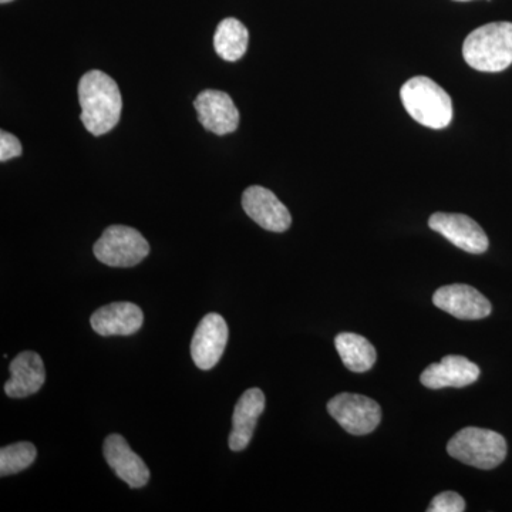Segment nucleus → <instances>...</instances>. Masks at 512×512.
<instances>
[{"label":"nucleus","instance_id":"obj_23","mask_svg":"<svg viewBox=\"0 0 512 512\" xmlns=\"http://www.w3.org/2000/svg\"><path fill=\"white\" fill-rule=\"evenodd\" d=\"M454 2H471V0H454Z\"/></svg>","mask_w":512,"mask_h":512},{"label":"nucleus","instance_id":"obj_17","mask_svg":"<svg viewBox=\"0 0 512 512\" xmlns=\"http://www.w3.org/2000/svg\"><path fill=\"white\" fill-rule=\"evenodd\" d=\"M343 365L350 372L365 373L375 366L377 355L372 343L356 333H340L335 339Z\"/></svg>","mask_w":512,"mask_h":512},{"label":"nucleus","instance_id":"obj_21","mask_svg":"<svg viewBox=\"0 0 512 512\" xmlns=\"http://www.w3.org/2000/svg\"><path fill=\"white\" fill-rule=\"evenodd\" d=\"M22 156V144L19 138L8 133V131H0V161L12 160V158Z\"/></svg>","mask_w":512,"mask_h":512},{"label":"nucleus","instance_id":"obj_15","mask_svg":"<svg viewBox=\"0 0 512 512\" xmlns=\"http://www.w3.org/2000/svg\"><path fill=\"white\" fill-rule=\"evenodd\" d=\"M265 410V394L259 389H249L239 397L232 414V431L229 434V448L242 451L251 443L259 416Z\"/></svg>","mask_w":512,"mask_h":512},{"label":"nucleus","instance_id":"obj_14","mask_svg":"<svg viewBox=\"0 0 512 512\" xmlns=\"http://www.w3.org/2000/svg\"><path fill=\"white\" fill-rule=\"evenodd\" d=\"M90 323L100 336H130L143 326L144 313L134 303L114 302L97 309Z\"/></svg>","mask_w":512,"mask_h":512},{"label":"nucleus","instance_id":"obj_7","mask_svg":"<svg viewBox=\"0 0 512 512\" xmlns=\"http://www.w3.org/2000/svg\"><path fill=\"white\" fill-rule=\"evenodd\" d=\"M429 227L468 254H484L490 245L484 229L464 214L436 212L430 217Z\"/></svg>","mask_w":512,"mask_h":512},{"label":"nucleus","instance_id":"obj_16","mask_svg":"<svg viewBox=\"0 0 512 512\" xmlns=\"http://www.w3.org/2000/svg\"><path fill=\"white\" fill-rule=\"evenodd\" d=\"M9 369L10 379L5 384V393L13 399L32 396L45 384V365L35 352L20 353L10 363Z\"/></svg>","mask_w":512,"mask_h":512},{"label":"nucleus","instance_id":"obj_13","mask_svg":"<svg viewBox=\"0 0 512 512\" xmlns=\"http://www.w3.org/2000/svg\"><path fill=\"white\" fill-rule=\"evenodd\" d=\"M480 373V367L467 357L451 355L427 367L421 373L420 382L431 390L446 389V387L461 389L477 382Z\"/></svg>","mask_w":512,"mask_h":512},{"label":"nucleus","instance_id":"obj_2","mask_svg":"<svg viewBox=\"0 0 512 512\" xmlns=\"http://www.w3.org/2000/svg\"><path fill=\"white\" fill-rule=\"evenodd\" d=\"M463 57L478 72H504L512 64V23H488L471 32L464 40Z\"/></svg>","mask_w":512,"mask_h":512},{"label":"nucleus","instance_id":"obj_8","mask_svg":"<svg viewBox=\"0 0 512 512\" xmlns=\"http://www.w3.org/2000/svg\"><path fill=\"white\" fill-rule=\"evenodd\" d=\"M242 208L259 227L271 232L291 228L292 215L274 192L261 185H252L242 194Z\"/></svg>","mask_w":512,"mask_h":512},{"label":"nucleus","instance_id":"obj_20","mask_svg":"<svg viewBox=\"0 0 512 512\" xmlns=\"http://www.w3.org/2000/svg\"><path fill=\"white\" fill-rule=\"evenodd\" d=\"M427 511L464 512L466 511V501L460 494L454 493V491H446V493H441L433 498Z\"/></svg>","mask_w":512,"mask_h":512},{"label":"nucleus","instance_id":"obj_6","mask_svg":"<svg viewBox=\"0 0 512 512\" xmlns=\"http://www.w3.org/2000/svg\"><path fill=\"white\" fill-rule=\"evenodd\" d=\"M328 412L353 436H366L372 433L382 421V409L379 404L362 394H338L328 403Z\"/></svg>","mask_w":512,"mask_h":512},{"label":"nucleus","instance_id":"obj_19","mask_svg":"<svg viewBox=\"0 0 512 512\" xmlns=\"http://www.w3.org/2000/svg\"><path fill=\"white\" fill-rule=\"evenodd\" d=\"M36 447L32 443H16L0 450V476H12L35 463Z\"/></svg>","mask_w":512,"mask_h":512},{"label":"nucleus","instance_id":"obj_22","mask_svg":"<svg viewBox=\"0 0 512 512\" xmlns=\"http://www.w3.org/2000/svg\"><path fill=\"white\" fill-rule=\"evenodd\" d=\"M9 2H12V0H0V3H2V5H5V3H9Z\"/></svg>","mask_w":512,"mask_h":512},{"label":"nucleus","instance_id":"obj_4","mask_svg":"<svg viewBox=\"0 0 512 512\" xmlns=\"http://www.w3.org/2000/svg\"><path fill=\"white\" fill-rule=\"evenodd\" d=\"M507 441L493 430L466 427L447 444V453L467 466L493 470L507 457Z\"/></svg>","mask_w":512,"mask_h":512},{"label":"nucleus","instance_id":"obj_1","mask_svg":"<svg viewBox=\"0 0 512 512\" xmlns=\"http://www.w3.org/2000/svg\"><path fill=\"white\" fill-rule=\"evenodd\" d=\"M77 93L82 107L80 119L93 136H103L119 124L123 99L109 74L90 70L80 79Z\"/></svg>","mask_w":512,"mask_h":512},{"label":"nucleus","instance_id":"obj_5","mask_svg":"<svg viewBox=\"0 0 512 512\" xmlns=\"http://www.w3.org/2000/svg\"><path fill=\"white\" fill-rule=\"evenodd\" d=\"M93 251L101 264L113 268H131L147 258L150 244L137 229L111 225L94 244Z\"/></svg>","mask_w":512,"mask_h":512},{"label":"nucleus","instance_id":"obj_9","mask_svg":"<svg viewBox=\"0 0 512 512\" xmlns=\"http://www.w3.org/2000/svg\"><path fill=\"white\" fill-rule=\"evenodd\" d=\"M228 325L218 313H208L195 330L191 356L201 370H211L220 362L228 342Z\"/></svg>","mask_w":512,"mask_h":512},{"label":"nucleus","instance_id":"obj_3","mask_svg":"<svg viewBox=\"0 0 512 512\" xmlns=\"http://www.w3.org/2000/svg\"><path fill=\"white\" fill-rule=\"evenodd\" d=\"M404 109L421 126L441 130L453 121V101L446 90L426 76L407 80L400 90Z\"/></svg>","mask_w":512,"mask_h":512},{"label":"nucleus","instance_id":"obj_18","mask_svg":"<svg viewBox=\"0 0 512 512\" xmlns=\"http://www.w3.org/2000/svg\"><path fill=\"white\" fill-rule=\"evenodd\" d=\"M248 42V29L238 19H224L215 30L214 49L225 62H237L242 59L247 53Z\"/></svg>","mask_w":512,"mask_h":512},{"label":"nucleus","instance_id":"obj_11","mask_svg":"<svg viewBox=\"0 0 512 512\" xmlns=\"http://www.w3.org/2000/svg\"><path fill=\"white\" fill-rule=\"evenodd\" d=\"M198 121L205 130L225 136L234 133L239 126V111L229 94L220 90H204L194 101Z\"/></svg>","mask_w":512,"mask_h":512},{"label":"nucleus","instance_id":"obj_10","mask_svg":"<svg viewBox=\"0 0 512 512\" xmlns=\"http://www.w3.org/2000/svg\"><path fill=\"white\" fill-rule=\"evenodd\" d=\"M433 303L441 311L461 320H478L491 315V303L473 286L448 285L437 289Z\"/></svg>","mask_w":512,"mask_h":512},{"label":"nucleus","instance_id":"obj_12","mask_svg":"<svg viewBox=\"0 0 512 512\" xmlns=\"http://www.w3.org/2000/svg\"><path fill=\"white\" fill-rule=\"evenodd\" d=\"M104 457L111 470L130 488L146 487L150 480V470L143 458L137 456L126 439L120 434H111L104 441Z\"/></svg>","mask_w":512,"mask_h":512}]
</instances>
